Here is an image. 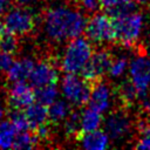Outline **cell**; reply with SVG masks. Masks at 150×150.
Listing matches in <instances>:
<instances>
[{"label":"cell","instance_id":"obj_34","mask_svg":"<svg viewBox=\"0 0 150 150\" xmlns=\"http://www.w3.org/2000/svg\"><path fill=\"white\" fill-rule=\"evenodd\" d=\"M5 114H6V105H5V103L0 100V120L4 118Z\"/></svg>","mask_w":150,"mask_h":150},{"label":"cell","instance_id":"obj_12","mask_svg":"<svg viewBox=\"0 0 150 150\" xmlns=\"http://www.w3.org/2000/svg\"><path fill=\"white\" fill-rule=\"evenodd\" d=\"M28 80L30 81V84L36 88L47 84H54L59 80V71L52 61L41 60L35 62Z\"/></svg>","mask_w":150,"mask_h":150},{"label":"cell","instance_id":"obj_32","mask_svg":"<svg viewBox=\"0 0 150 150\" xmlns=\"http://www.w3.org/2000/svg\"><path fill=\"white\" fill-rule=\"evenodd\" d=\"M143 109H144V111L150 116V98L144 97V101H143Z\"/></svg>","mask_w":150,"mask_h":150},{"label":"cell","instance_id":"obj_36","mask_svg":"<svg viewBox=\"0 0 150 150\" xmlns=\"http://www.w3.org/2000/svg\"><path fill=\"white\" fill-rule=\"evenodd\" d=\"M137 4H141V5H145V4H149L150 0H135Z\"/></svg>","mask_w":150,"mask_h":150},{"label":"cell","instance_id":"obj_1","mask_svg":"<svg viewBox=\"0 0 150 150\" xmlns=\"http://www.w3.org/2000/svg\"><path fill=\"white\" fill-rule=\"evenodd\" d=\"M87 18L81 9L59 5L46 11L42 19L43 33L53 42H66L84 33Z\"/></svg>","mask_w":150,"mask_h":150},{"label":"cell","instance_id":"obj_13","mask_svg":"<svg viewBox=\"0 0 150 150\" xmlns=\"http://www.w3.org/2000/svg\"><path fill=\"white\" fill-rule=\"evenodd\" d=\"M110 137L103 129H96L88 132H82L79 137L81 148L86 150H105L110 145Z\"/></svg>","mask_w":150,"mask_h":150},{"label":"cell","instance_id":"obj_5","mask_svg":"<svg viewBox=\"0 0 150 150\" xmlns=\"http://www.w3.org/2000/svg\"><path fill=\"white\" fill-rule=\"evenodd\" d=\"M90 88L89 81L83 76H79V74L66 73L61 79V94L63 98L74 107H82L88 103Z\"/></svg>","mask_w":150,"mask_h":150},{"label":"cell","instance_id":"obj_30","mask_svg":"<svg viewBox=\"0 0 150 150\" xmlns=\"http://www.w3.org/2000/svg\"><path fill=\"white\" fill-rule=\"evenodd\" d=\"M35 134L39 137V139H47L50 135V128L47 123H45L35 129Z\"/></svg>","mask_w":150,"mask_h":150},{"label":"cell","instance_id":"obj_16","mask_svg":"<svg viewBox=\"0 0 150 150\" xmlns=\"http://www.w3.org/2000/svg\"><path fill=\"white\" fill-rule=\"evenodd\" d=\"M25 115L28 121L29 128L36 129L38 127L47 123L48 121V109L46 105L39 103V102H33L29 104L27 108H25Z\"/></svg>","mask_w":150,"mask_h":150},{"label":"cell","instance_id":"obj_9","mask_svg":"<svg viewBox=\"0 0 150 150\" xmlns=\"http://www.w3.org/2000/svg\"><path fill=\"white\" fill-rule=\"evenodd\" d=\"M103 130L108 134L110 139L125 138L132 128L130 116L124 111H112L103 120Z\"/></svg>","mask_w":150,"mask_h":150},{"label":"cell","instance_id":"obj_7","mask_svg":"<svg viewBox=\"0 0 150 150\" xmlns=\"http://www.w3.org/2000/svg\"><path fill=\"white\" fill-rule=\"evenodd\" d=\"M4 22L7 33L21 36L29 34L34 29L36 18L29 8L20 5L15 7H9V9L5 13Z\"/></svg>","mask_w":150,"mask_h":150},{"label":"cell","instance_id":"obj_19","mask_svg":"<svg viewBox=\"0 0 150 150\" xmlns=\"http://www.w3.org/2000/svg\"><path fill=\"white\" fill-rule=\"evenodd\" d=\"M134 0H100L103 7L111 16H116L134 9Z\"/></svg>","mask_w":150,"mask_h":150},{"label":"cell","instance_id":"obj_8","mask_svg":"<svg viewBox=\"0 0 150 150\" xmlns=\"http://www.w3.org/2000/svg\"><path fill=\"white\" fill-rule=\"evenodd\" d=\"M111 59L112 56L107 49H98L94 52L81 73L82 76L89 82L101 80L104 75H107Z\"/></svg>","mask_w":150,"mask_h":150},{"label":"cell","instance_id":"obj_25","mask_svg":"<svg viewBox=\"0 0 150 150\" xmlns=\"http://www.w3.org/2000/svg\"><path fill=\"white\" fill-rule=\"evenodd\" d=\"M118 94H120V97L122 98V101L125 102V103H131V102H134L138 98L137 91L134 88V86L130 83L129 80L127 82L122 83V86L120 87Z\"/></svg>","mask_w":150,"mask_h":150},{"label":"cell","instance_id":"obj_3","mask_svg":"<svg viewBox=\"0 0 150 150\" xmlns=\"http://www.w3.org/2000/svg\"><path fill=\"white\" fill-rule=\"evenodd\" d=\"M115 27V40L125 47L134 46L144 29V16L135 9L112 16Z\"/></svg>","mask_w":150,"mask_h":150},{"label":"cell","instance_id":"obj_2","mask_svg":"<svg viewBox=\"0 0 150 150\" xmlns=\"http://www.w3.org/2000/svg\"><path fill=\"white\" fill-rule=\"evenodd\" d=\"M93 53V43L80 35L67 41L60 59V66L64 73L81 74Z\"/></svg>","mask_w":150,"mask_h":150},{"label":"cell","instance_id":"obj_26","mask_svg":"<svg viewBox=\"0 0 150 150\" xmlns=\"http://www.w3.org/2000/svg\"><path fill=\"white\" fill-rule=\"evenodd\" d=\"M79 116L80 114L77 112H70L68 117L63 121V128L67 135H75L80 132V123H79Z\"/></svg>","mask_w":150,"mask_h":150},{"label":"cell","instance_id":"obj_15","mask_svg":"<svg viewBox=\"0 0 150 150\" xmlns=\"http://www.w3.org/2000/svg\"><path fill=\"white\" fill-rule=\"evenodd\" d=\"M103 114L100 111L88 107L80 112L79 123H80V132H88L96 129H100L103 124Z\"/></svg>","mask_w":150,"mask_h":150},{"label":"cell","instance_id":"obj_22","mask_svg":"<svg viewBox=\"0 0 150 150\" xmlns=\"http://www.w3.org/2000/svg\"><path fill=\"white\" fill-rule=\"evenodd\" d=\"M129 59L125 55H117L111 59L109 69H108V76L111 79H120L122 77L127 71L129 67Z\"/></svg>","mask_w":150,"mask_h":150},{"label":"cell","instance_id":"obj_27","mask_svg":"<svg viewBox=\"0 0 150 150\" xmlns=\"http://www.w3.org/2000/svg\"><path fill=\"white\" fill-rule=\"evenodd\" d=\"M9 120L13 122V124L15 125V128L21 131V130H26V129H29V124H28V121L26 118V115L22 110L20 109H14V111L11 114V117Z\"/></svg>","mask_w":150,"mask_h":150},{"label":"cell","instance_id":"obj_11","mask_svg":"<svg viewBox=\"0 0 150 150\" xmlns=\"http://www.w3.org/2000/svg\"><path fill=\"white\" fill-rule=\"evenodd\" d=\"M35 101V90L26 81L13 82L8 90V104L13 109L23 110Z\"/></svg>","mask_w":150,"mask_h":150},{"label":"cell","instance_id":"obj_24","mask_svg":"<svg viewBox=\"0 0 150 150\" xmlns=\"http://www.w3.org/2000/svg\"><path fill=\"white\" fill-rule=\"evenodd\" d=\"M138 130L139 135L135 146L142 150H150V124L141 123Z\"/></svg>","mask_w":150,"mask_h":150},{"label":"cell","instance_id":"obj_17","mask_svg":"<svg viewBox=\"0 0 150 150\" xmlns=\"http://www.w3.org/2000/svg\"><path fill=\"white\" fill-rule=\"evenodd\" d=\"M48 120L53 123L63 122L71 112V104L64 98H56L52 104L48 105Z\"/></svg>","mask_w":150,"mask_h":150},{"label":"cell","instance_id":"obj_20","mask_svg":"<svg viewBox=\"0 0 150 150\" xmlns=\"http://www.w3.org/2000/svg\"><path fill=\"white\" fill-rule=\"evenodd\" d=\"M39 142H40V139L36 136V134L28 131V129H26V130L18 131L13 148L19 149V150H28V149L35 148Z\"/></svg>","mask_w":150,"mask_h":150},{"label":"cell","instance_id":"obj_35","mask_svg":"<svg viewBox=\"0 0 150 150\" xmlns=\"http://www.w3.org/2000/svg\"><path fill=\"white\" fill-rule=\"evenodd\" d=\"M7 33V29H6V26H5V22L2 20H0V38Z\"/></svg>","mask_w":150,"mask_h":150},{"label":"cell","instance_id":"obj_28","mask_svg":"<svg viewBox=\"0 0 150 150\" xmlns=\"http://www.w3.org/2000/svg\"><path fill=\"white\" fill-rule=\"evenodd\" d=\"M79 5H80V9L83 13H88V14H94L98 12V9L101 8L100 0H79Z\"/></svg>","mask_w":150,"mask_h":150},{"label":"cell","instance_id":"obj_4","mask_svg":"<svg viewBox=\"0 0 150 150\" xmlns=\"http://www.w3.org/2000/svg\"><path fill=\"white\" fill-rule=\"evenodd\" d=\"M86 38L94 45H107L115 40L114 20L110 14L96 12L87 19Z\"/></svg>","mask_w":150,"mask_h":150},{"label":"cell","instance_id":"obj_29","mask_svg":"<svg viewBox=\"0 0 150 150\" xmlns=\"http://www.w3.org/2000/svg\"><path fill=\"white\" fill-rule=\"evenodd\" d=\"M13 62H14L13 54L0 52V73H7V70L11 68Z\"/></svg>","mask_w":150,"mask_h":150},{"label":"cell","instance_id":"obj_33","mask_svg":"<svg viewBox=\"0 0 150 150\" xmlns=\"http://www.w3.org/2000/svg\"><path fill=\"white\" fill-rule=\"evenodd\" d=\"M19 5H21V6H28V5H32V4H34L35 1H38V0H15Z\"/></svg>","mask_w":150,"mask_h":150},{"label":"cell","instance_id":"obj_23","mask_svg":"<svg viewBox=\"0 0 150 150\" xmlns=\"http://www.w3.org/2000/svg\"><path fill=\"white\" fill-rule=\"evenodd\" d=\"M18 48H19V41L16 35L8 33V34H4L0 38V52L13 54L16 52Z\"/></svg>","mask_w":150,"mask_h":150},{"label":"cell","instance_id":"obj_6","mask_svg":"<svg viewBox=\"0 0 150 150\" xmlns=\"http://www.w3.org/2000/svg\"><path fill=\"white\" fill-rule=\"evenodd\" d=\"M129 81L137 91L138 98L146 97L150 90V56L139 54L129 61Z\"/></svg>","mask_w":150,"mask_h":150},{"label":"cell","instance_id":"obj_31","mask_svg":"<svg viewBox=\"0 0 150 150\" xmlns=\"http://www.w3.org/2000/svg\"><path fill=\"white\" fill-rule=\"evenodd\" d=\"M11 7V0H0V18L5 15V13Z\"/></svg>","mask_w":150,"mask_h":150},{"label":"cell","instance_id":"obj_14","mask_svg":"<svg viewBox=\"0 0 150 150\" xmlns=\"http://www.w3.org/2000/svg\"><path fill=\"white\" fill-rule=\"evenodd\" d=\"M35 61L29 56H23L19 60H14L11 68L7 70V80L9 82H20L29 79Z\"/></svg>","mask_w":150,"mask_h":150},{"label":"cell","instance_id":"obj_21","mask_svg":"<svg viewBox=\"0 0 150 150\" xmlns=\"http://www.w3.org/2000/svg\"><path fill=\"white\" fill-rule=\"evenodd\" d=\"M59 97V89L54 84L38 87L35 90V101L48 107Z\"/></svg>","mask_w":150,"mask_h":150},{"label":"cell","instance_id":"obj_10","mask_svg":"<svg viewBox=\"0 0 150 150\" xmlns=\"http://www.w3.org/2000/svg\"><path fill=\"white\" fill-rule=\"evenodd\" d=\"M114 101V94L110 86L105 82L96 81V83L90 88V94L88 98V104L90 108L104 114L110 110Z\"/></svg>","mask_w":150,"mask_h":150},{"label":"cell","instance_id":"obj_18","mask_svg":"<svg viewBox=\"0 0 150 150\" xmlns=\"http://www.w3.org/2000/svg\"><path fill=\"white\" fill-rule=\"evenodd\" d=\"M18 131L11 120H0V149L13 148Z\"/></svg>","mask_w":150,"mask_h":150}]
</instances>
